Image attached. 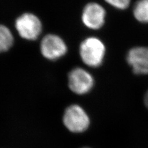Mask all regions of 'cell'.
Returning a JSON list of instances; mask_svg holds the SVG:
<instances>
[{"label": "cell", "instance_id": "8", "mask_svg": "<svg viewBox=\"0 0 148 148\" xmlns=\"http://www.w3.org/2000/svg\"><path fill=\"white\" fill-rule=\"evenodd\" d=\"M133 15L141 23H148V0H138L133 7Z\"/></svg>", "mask_w": 148, "mask_h": 148}, {"label": "cell", "instance_id": "2", "mask_svg": "<svg viewBox=\"0 0 148 148\" xmlns=\"http://www.w3.org/2000/svg\"><path fill=\"white\" fill-rule=\"evenodd\" d=\"M64 124L73 133H83L88 128L90 120L88 115L82 107L73 104L65 110L63 117Z\"/></svg>", "mask_w": 148, "mask_h": 148}, {"label": "cell", "instance_id": "12", "mask_svg": "<svg viewBox=\"0 0 148 148\" xmlns=\"http://www.w3.org/2000/svg\"><path fill=\"white\" fill-rule=\"evenodd\" d=\"M85 148H88V147H85Z\"/></svg>", "mask_w": 148, "mask_h": 148}, {"label": "cell", "instance_id": "4", "mask_svg": "<svg viewBox=\"0 0 148 148\" xmlns=\"http://www.w3.org/2000/svg\"><path fill=\"white\" fill-rule=\"evenodd\" d=\"M69 86L75 94L85 95L94 86V78L88 72L82 68L73 69L69 74Z\"/></svg>", "mask_w": 148, "mask_h": 148}, {"label": "cell", "instance_id": "5", "mask_svg": "<svg viewBox=\"0 0 148 148\" xmlns=\"http://www.w3.org/2000/svg\"><path fill=\"white\" fill-rule=\"evenodd\" d=\"M41 52L43 56L49 60H57L66 54L67 47L64 40L56 35H48L41 41Z\"/></svg>", "mask_w": 148, "mask_h": 148}, {"label": "cell", "instance_id": "10", "mask_svg": "<svg viewBox=\"0 0 148 148\" xmlns=\"http://www.w3.org/2000/svg\"><path fill=\"white\" fill-rule=\"evenodd\" d=\"M105 1L112 6L123 10L129 6L131 0H105Z\"/></svg>", "mask_w": 148, "mask_h": 148}, {"label": "cell", "instance_id": "3", "mask_svg": "<svg viewBox=\"0 0 148 148\" xmlns=\"http://www.w3.org/2000/svg\"><path fill=\"white\" fill-rule=\"evenodd\" d=\"M16 28L23 38L35 40L40 35L42 25L39 18L30 13H25L17 18Z\"/></svg>", "mask_w": 148, "mask_h": 148}, {"label": "cell", "instance_id": "11", "mask_svg": "<svg viewBox=\"0 0 148 148\" xmlns=\"http://www.w3.org/2000/svg\"><path fill=\"white\" fill-rule=\"evenodd\" d=\"M144 102H145V104L147 107V108H148V90L146 91V94L145 95V98H144Z\"/></svg>", "mask_w": 148, "mask_h": 148}, {"label": "cell", "instance_id": "6", "mask_svg": "<svg viewBox=\"0 0 148 148\" xmlns=\"http://www.w3.org/2000/svg\"><path fill=\"white\" fill-rule=\"evenodd\" d=\"M106 11L99 4L90 3L83 10L82 20L84 25L92 30L101 29L104 24Z\"/></svg>", "mask_w": 148, "mask_h": 148}, {"label": "cell", "instance_id": "9", "mask_svg": "<svg viewBox=\"0 0 148 148\" xmlns=\"http://www.w3.org/2000/svg\"><path fill=\"white\" fill-rule=\"evenodd\" d=\"M13 43L14 38L11 32L6 26L0 25V53L10 49Z\"/></svg>", "mask_w": 148, "mask_h": 148}, {"label": "cell", "instance_id": "7", "mask_svg": "<svg viewBox=\"0 0 148 148\" xmlns=\"http://www.w3.org/2000/svg\"><path fill=\"white\" fill-rule=\"evenodd\" d=\"M127 61L136 75H148V47L136 46L128 51Z\"/></svg>", "mask_w": 148, "mask_h": 148}, {"label": "cell", "instance_id": "1", "mask_svg": "<svg viewBox=\"0 0 148 148\" xmlns=\"http://www.w3.org/2000/svg\"><path fill=\"white\" fill-rule=\"evenodd\" d=\"M106 53L104 44L96 37H88L80 46L82 61L91 67H98L103 64Z\"/></svg>", "mask_w": 148, "mask_h": 148}]
</instances>
